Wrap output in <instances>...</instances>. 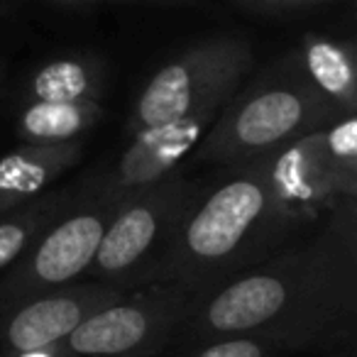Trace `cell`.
<instances>
[{
    "label": "cell",
    "instance_id": "cell-1",
    "mask_svg": "<svg viewBox=\"0 0 357 357\" xmlns=\"http://www.w3.org/2000/svg\"><path fill=\"white\" fill-rule=\"evenodd\" d=\"M355 313L357 213L355 199H342L306 243L282 248L199 294L174 342L262 335L284 352L303 350L352 335Z\"/></svg>",
    "mask_w": 357,
    "mask_h": 357
},
{
    "label": "cell",
    "instance_id": "cell-2",
    "mask_svg": "<svg viewBox=\"0 0 357 357\" xmlns=\"http://www.w3.org/2000/svg\"><path fill=\"white\" fill-rule=\"evenodd\" d=\"M201 191L174 230L149 282L184 287L194 296L272 257L308 220L284 201L262 159Z\"/></svg>",
    "mask_w": 357,
    "mask_h": 357
},
{
    "label": "cell",
    "instance_id": "cell-3",
    "mask_svg": "<svg viewBox=\"0 0 357 357\" xmlns=\"http://www.w3.org/2000/svg\"><path fill=\"white\" fill-rule=\"evenodd\" d=\"M340 115L313 91L296 59L240 89L199 142L208 164H243L326 128Z\"/></svg>",
    "mask_w": 357,
    "mask_h": 357
},
{
    "label": "cell",
    "instance_id": "cell-4",
    "mask_svg": "<svg viewBox=\"0 0 357 357\" xmlns=\"http://www.w3.org/2000/svg\"><path fill=\"white\" fill-rule=\"evenodd\" d=\"M204 191V184L172 172L162 181L123 199L110 215L93 264L91 282L118 289L149 284L174 230Z\"/></svg>",
    "mask_w": 357,
    "mask_h": 357
},
{
    "label": "cell",
    "instance_id": "cell-5",
    "mask_svg": "<svg viewBox=\"0 0 357 357\" xmlns=\"http://www.w3.org/2000/svg\"><path fill=\"white\" fill-rule=\"evenodd\" d=\"M255 64L252 45L240 35L196 42L159 66L135 100L128 130L172 123L206 108H223Z\"/></svg>",
    "mask_w": 357,
    "mask_h": 357
},
{
    "label": "cell",
    "instance_id": "cell-6",
    "mask_svg": "<svg viewBox=\"0 0 357 357\" xmlns=\"http://www.w3.org/2000/svg\"><path fill=\"white\" fill-rule=\"evenodd\" d=\"M194 298V294L178 284H139L89 313L64 340L50 347V355L157 357L174 342Z\"/></svg>",
    "mask_w": 357,
    "mask_h": 357
},
{
    "label": "cell",
    "instance_id": "cell-7",
    "mask_svg": "<svg viewBox=\"0 0 357 357\" xmlns=\"http://www.w3.org/2000/svg\"><path fill=\"white\" fill-rule=\"evenodd\" d=\"M115 206L100 194L98 184L81 189L74 204L0 274V308L79 284L93 264Z\"/></svg>",
    "mask_w": 357,
    "mask_h": 357
},
{
    "label": "cell",
    "instance_id": "cell-8",
    "mask_svg": "<svg viewBox=\"0 0 357 357\" xmlns=\"http://www.w3.org/2000/svg\"><path fill=\"white\" fill-rule=\"evenodd\" d=\"M128 289L79 282L30 301L0 308V357H32L64 340L89 313L120 298Z\"/></svg>",
    "mask_w": 357,
    "mask_h": 357
},
{
    "label": "cell",
    "instance_id": "cell-9",
    "mask_svg": "<svg viewBox=\"0 0 357 357\" xmlns=\"http://www.w3.org/2000/svg\"><path fill=\"white\" fill-rule=\"evenodd\" d=\"M225 108V105H223ZM223 108H206L172 123L152 125L132 132V142L113 169L98 181L105 199L120 204L128 196L162 181L184 162L204 139Z\"/></svg>",
    "mask_w": 357,
    "mask_h": 357
},
{
    "label": "cell",
    "instance_id": "cell-10",
    "mask_svg": "<svg viewBox=\"0 0 357 357\" xmlns=\"http://www.w3.org/2000/svg\"><path fill=\"white\" fill-rule=\"evenodd\" d=\"M257 159H262L267 172L272 174L284 201L308 223L318 220L323 211H331L337 201L345 199L328 167L321 130H313L289 142L287 147Z\"/></svg>",
    "mask_w": 357,
    "mask_h": 357
},
{
    "label": "cell",
    "instance_id": "cell-11",
    "mask_svg": "<svg viewBox=\"0 0 357 357\" xmlns=\"http://www.w3.org/2000/svg\"><path fill=\"white\" fill-rule=\"evenodd\" d=\"M84 154V142H56L22 147L0 157V213L25 206L50 191L64 172L76 167Z\"/></svg>",
    "mask_w": 357,
    "mask_h": 357
},
{
    "label": "cell",
    "instance_id": "cell-12",
    "mask_svg": "<svg viewBox=\"0 0 357 357\" xmlns=\"http://www.w3.org/2000/svg\"><path fill=\"white\" fill-rule=\"evenodd\" d=\"M296 64L306 81L337 115L357 113V64L347 42L306 35Z\"/></svg>",
    "mask_w": 357,
    "mask_h": 357
},
{
    "label": "cell",
    "instance_id": "cell-13",
    "mask_svg": "<svg viewBox=\"0 0 357 357\" xmlns=\"http://www.w3.org/2000/svg\"><path fill=\"white\" fill-rule=\"evenodd\" d=\"M103 115L100 100H27L17 113L15 132L22 142H74L93 130Z\"/></svg>",
    "mask_w": 357,
    "mask_h": 357
},
{
    "label": "cell",
    "instance_id": "cell-14",
    "mask_svg": "<svg viewBox=\"0 0 357 357\" xmlns=\"http://www.w3.org/2000/svg\"><path fill=\"white\" fill-rule=\"evenodd\" d=\"M103 64L89 54H69L42 64L27 81V100H98Z\"/></svg>",
    "mask_w": 357,
    "mask_h": 357
},
{
    "label": "cell",
    "instance_id": "cell-15",
    "mask_svg": "<svg viewBox=\"0 0 357 357\" xmlns=\"http://www.w3.org/2000/svg\"><path fill=\"white\" fill-rule=\"evenodd\" d=\"M79 191H47L40 199L0 213V274L10 269L25 250L74 204Z\"/></svg>",
    "mask_w": 357,
    "mask_h": 357
},
{
    "label": "cell",
    "instance_id": "cell-16",
    "mask_svg": "<svg viewBox=\"0 0 357 357\" xmlns=\"http://www.w3.org/2000/svg\"><path fill=\"white\" fill-rule=\"evenodd\" d=\"M328 167L345 199L357 196V113L340 115L321 128Z\"/></svg>",
    "mask_w": 357,
    "mask_h": 357
},
{
    "label": "cell",
    "instance_id": "cell-17",
    "mask_svg": "<svg viewBox=\"0 0 357 357\" xmlns=\"http://www.w3.org/2000/svg\"><path fill=\"white\" fill-rule=\"evenodd\" d=\"M282 352L277 342L262 335H223L186 345L174 357H277Z\"/></svg>",
    "mask_w": 357,
    "mask_h": 357
},
{
    "label": "cell",
    "instance_id": "cell-18",
    "mask_svg": "<svg viewBox=\"0 0 357 357\" xmlns=\"http://www.w3.org/2000/svg\"><path fill=\"white\" fill-rule=\"evenodd\" d=\"M323 3H335V0H262L264 8H308Z\"/></svg>",
    "mask_w": 357,
    "mask_h": 357
},
{
    "label": "cell",
    "instance_id": "cell-19",
    "mask_svg": "<svg viewBox=\"0 0 357 357\" xmlns=\"http://www.w3.org/2000/svg\"><path fill=\"white\" fill-rule=\"evenodd\" d=\"M113 3H186V0H113Z\"/></svg>",
    "mask_w": 357,
    "mask_h": 357
},
{
    "label": "cell",
    "instance_id": "cell-20",
    "mask_svg": "<svg viewBox=\"0 0 357 357\" xmlns=\"http://www.w3.org/2000/svg\"><path fill=\"white\" fill-rule=\"evenodd\" d=\"M61 3H74V6H84V3H96V0H61Z\"/></svg>",
    "mask_w": 357,
    "mask_h": 357
},
{
    "label": "cell",
    "instance_id": "cell-21",
    "mask_svg": "<svg viewBox=\"0 0 357 357\" xmlns=\"http://www.w3.org/2000/svg\"><path fill=\"white\" fill-rule=\"evenodd\" d=\"M250 3H257V6H262V0H250Z\"/></svg>",
    "mask_w": 357,
    "mask_h": 357
},
{
    "label": "cell",
    "instance_id": "cell-22",
    "mask_svg": "<svg viewBox=\"0 0 357 357\" xmlns=\"http://www.w3.org/2000/svg\"><path fill=\"white\" fill-rule=\"evenodd\" d=\"M0 10H3V3H0Z\"/></svg>",
    "mask_w": 357,
    "mask_h": 357
}]
</instances>
